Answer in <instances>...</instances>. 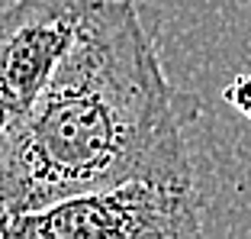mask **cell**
<instances>
[{
	"label": "cell",
	"instance_id": "obj_1",
	"mask_svg": "<svg viewBox=\"0 0 251 239\" xmlns=\"http://www.w3.org/2000/svg\"><path fill=\"white\" fill-rule=\"evenodd\" d=\"M197 113L132 0H90L42 97L0 136V220L135 178H193Z\"/></svg>",
	"mask_w": 251,
	"mask_h": 239
},
{
	"label": "cell",
	"instance_id": "obj_2",
	"mask_svg": "<svg viewBox=\"0 0 251 239\" xmlns=\"http://www.w3.org/2000/svg\"><path fill=\"white\" fill-rule=\"evenodd\" d=\"M200 233L197 178H135L0 220V239H177Z\"/></svg>",
	"mask_w": 251,
	"mask_h": 239
},
{
	"label": "cell",
	"instance_id": "obj_4",
	"mask_svg": "<svg viewBox=\"0 0 251 239\" xmlns=\"http://www.w3.org/2000/svg\"><path fill=\"white\" fill-rule=\"evenodd\" d=\"M222 100H226L232 110H238L245 120H251V75L232 78V81L226 84V90H222Z\"/></svg>",
	"mask_w": 251,
	"mask_h": 239
},
{
	"label": "cell",
	"instance_id": "obj_3",
	"mask_svg": "<svg viewBox=\"0 0 251 239\" xmlns=\"http://www.w3.org/2000/svg\"><path fill=\"white\" fill-rule=\"evenodd\" d=\"M90 0H10L0 7V136L42 97Z\"/></svg>",
	"mask_w": 251,
	"mask_h": 239
}]
</instances>
